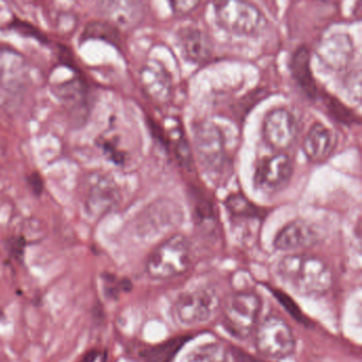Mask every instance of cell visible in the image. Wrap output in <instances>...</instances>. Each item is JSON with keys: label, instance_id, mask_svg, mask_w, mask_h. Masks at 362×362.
Listing matches in <instances>:
<instances>
[{"label": "cell", "instance_id": "obj_2", "mask_svg": "<svg viewBox=\"0 0 362 362\" xmlns=\"http://www.w3.org/2000/svg\"><path fill=\"white\" fill-rule=\"evenodd\" d=\"M262 298L255 292H233L220 303L222 325L233 338L247 340L262 320Z\"/></svg>", "mask_w": 362, "mask_h": 362}, {"label": "cell", "instance_id": "obj_28", "mask_svg": "<svg viewBox=\"0 0 362 362\" xmlns=\"http://www.w3.org/2000/svg\"><path fill=\"white\" fill-rule=\"evenodd\" d=\"M28 185L30 186V189L33 190L35 196L40 197L43 194L44 190V180L39 173L35 171L31 173L28 177Z\"/></svg>", "mask_w": 362, "mask_h": 362}, {"label": "cell", "instance_id": "obj_18", "mask_svg": "<svg viewBox=\"0 0 362 362\" xmlns=\"http://www.w3.org/2000/svg\"><path fill=\"white\" fill-rule=\"evenodd\" d=\"M141 83L150 97L158 103H166L173 94V81L168 71L156 63L144 67Z\"/></svg>", "mask_w": 362, "mask_h": 362}, {"label": "cell", "instance_id": "obj_26", "mask_svg": "<svg viewBox=\"0 0 362 362\" xmlns=\"http://www.w3.org/2000/svg\"><path fill=\"white\" fill-rule=\"evenodd\" d=\"M329 107L330 112H332V115L339 120V122H355V114L351 113L349 110L346 109L345 105H341L339 101L334 100V99H332V100L328 101L327 107Z\"/></svg>", "mask_w": 362, "mask_h": 362}, {"label": "cell", "instance_id": "obj_9", "mask_svg": "<svg viewBox=\"0 0 362 362\" xmlns=\"http://www.w3.org/2000/svg\"><path fill=\"white\" fill-rule=\"evenodd\" d=\"M57 98L67 113L73 126L86 124L92 109L90 88L81 77H74L54 86Z\"/></svg>", "mask_w": 362, "mask_h": 362}, {"label": "cell", "instance_id": "obj_17", "mask_svg": "<svg viewBox=\"0 0 362 362\" xmlns=\"http://www.w3.org/2000/svg\"><path fill=\"white\" fill-rule=\"evenodd\" d=\"M332 131L324 124L317 122L309 129L303 143L305 156L310 162L321 163L332 153L334 147Z\"/></svg>", "mask_w": 362, "mask_h": 362}, {"label": "cell", "instance_id": "obj_10", "mask_svg": "<svg viewBox=\"0 0 362 362\" xmlns=\"http://www.w3.org/2000/svg\"><path fill=\"white\" fill-rule=\"evenodd\" d=\"M292 173L293 163L291 158L281 152L260 160L254 175V184L260 192L274 194L287 185Z\"/></svg>", "mask_w": 362, "mask_h": 362}, {"label": "cell", "instance_id": "obj_7", "mask_svg": "<svg viewBox=\"0 0 362 362\" xmlns=\"http://www.w3.org/2000/svg\"><path fill=\"white\" fill-rule=\"evenodd\" d=\"M194 144L200 164L213 175L223 173L228 165L226 139L221 129L209 122H197L194 128Z\"/></svg>", "mask_w": 362, "mask_h": 362}, {"label": "cell", "instance_id": "obj_3", "mask_svg": "<svg viewBox=\"0 0 362 362\" xmlns=\"http://www.w3.org/2000/svg\"><path fill=\"white\" fill-rule=\"evenodd\" d=\"M192 264L190 241L184 235H173L165 239L148 256L146 271L158 281L175 279L185 274Z\"/></svg>", "mask_w": 362, "mask_h": 362}, {"label": "cell", "instance_id": "obj_5", "mask_svg": "<svg viewBox=\"0 0 362 362\" xmlns=\"http://www.w3.org/2000/svg\"><path fill=\"white\" fill-rule=\"evenodd\" d=\"M220 300L211 289L199 288L182 292L171 306L173 321L181 326L201 325L206 323L219 310Z\"/></svg>", "mask_w": 362, "mask_h": 362}, {"label": "cell", "instance_id": "obj_4", "mask_svg": "<svg viewBox=\"0 0 362 362\" xmlns=\"http://www.w3.org/2000/svg\"><path fill=\"white\" fill-rule=\"evenodd\" d=\"M253 336L256 351L266 359L279 361L290 357L296 351L293 330L277 315H269L260 320Z\"/></svg>", "mask_w": 362, "mask_h": 362}, {"label": "cell", "instance_id": "obj_25", "mask_svg": "<svg viewBox=\"0 0 362 362\" xmlns=\"http://www.w3.org/2000/svg\"><path fill=\"white\" fill-rule=\"evenodd\" d=\"M11 29L16 30V33H22L23 35H26L28 37H33V39H37V41L46 42L45 35L39 30V29L35 28L33 25L29 24V23L22 22L20 20H14L13 23L10 25Z\"/></svg>", "mask_w": 362, "mask_h": 362}, {"label": "cell", "instance_id": "obj_24", "mask_svg": "<svg viewBox=\"0 0 362 362\" xmlns=\"http://www.w3.org/2000/svg\"><path fill=\"white\" fill-rule=\"evenodd\" d=\"M97 145L100 148L105 158L111 160L113 164L122 166L126 163V152L119 146V139L112 134V132L105 133L103 136L99 137Z\"/></svg>", "mask_w": 362, "mask_h": 362}, {"label": "cell", "instance_id": "obj_13", "mask_svg": "<svg viewBox=\"0 0 362 362\" xmlns=\"http://www.w3.org/2000/svg\"><path fill=\"white\" fill-rule=\"evenodd\" d=\"M319 240V233L310 223L296 219L279 230L273 240V247L288 254L302 253L304 250L315 247Z\"/></svg>", "mask_w": 362, "mask_h": 362}, {"label": "cell", "instance_id": "obj_12", "mask_svg": "<svg viewBox=\"0 0 362 362\" xmlns=\"http://www.w3.org/2000/svg\"><path fill=\"white\" fill-rule=\"evenodd\" d=\"M30 82V67L24 54L13 48L0 46V88L12 94L26 90Z\"/></svg>", "mask_w": 362, "mask_h": 362}, {"label": "cell", "instance_id": "obj_14", "mask_svg": "<svg viewBox=\"0 0 362 362\" xmlns=\"http://www.w3.org/2000/svg\"><path fill=\"white\" fill-rule=\"evenodd\" d=\"M355 47L346 33L326 35L317 48L319 60L332 71H342L353 59Z\"/></svg>", "mask_w": 362, "mask_h": 362}, {"label": "cell", "instance_id": "obj_22", "mask_svg": "<svg viewBox=\"0 0 362 362\" xmlns=\"http://www.w3.org/2000/svg\"><path fill=\"white\" fill-rule=\"evenodd\" d=\"M88 40H103L118 45L120 42L119 29L105 20L92 21L86 25L81 33V42Z\"/></svg>", "mask_w": 362, "mask_h": 362}, {"label": "cell", "instance_id": "obj_29", "mask_svg": "<svg viewBox=\"0 0 362 362\" xmlns=\"http://www.w3.org/2000/svg\"><path fill=\"white\" fill-rule=\"evenodd\" d=\"M230 353V358H234L236 362H266L264 361V360L253 357V356L247 355L245 351H240V349H234V347H233Z\"/></svg>", "mask_w": 362, "mask_h": 362}, {"label": "cell", "instance_id": "obj_19", "mask_svg": "<svg viewBox=\"0 0 362 362\" xmlns=\"http://www.w3.org/2000/svg\"><path fill=\"white\" fill-rule=\"evenodd\" d=\"M292 76L303 92L315 99L317 96V88L310 69V52L306 46H300L296 50L290 63Z\"/></svg>", "mask_w": 362, "mask_h": 362}, {"label": "cell", "instance_id": "obj_16", "mask_svg": "<svg viewBox=\"0 0 362 362\" xmlns=\"http://www.w3.org/2000/svg\"><path fill=\"white\" fill-rule=\"evenodd\" d=\"M100 11L105 21L118 29L136 26L144 16L143 4L139 1H103Z\"/></svg>", "mask_w": 362, "mask_h": 362}, {"label": "cell", "instance_id": "obj_8", "mask_svg": "<svg viewBox=\"0 0 362 362\" xmlns=\"http://www.w3.org/2000/svg\"><path fill=\"white\" fill-rule=\"evenodd\" d=\"M120 190L107 173H92L84 183V205L88 215L101 218L111 213L120 202Z\"/></svg>", "mask_w": 362, "mask_h": 362}, {"label": "cell", "instance_id": "obj_21", "mask_svg": "<svg viewBox=\"0 0 362 362\" xmlns=\"http://www.w3.org/2000/svg\"><path fill=\"white\" fill-rule=\"evenodd\" d=\"M230 353L221 342H206L192 349L182 362H230Z\"/></svg>", "mask_w": 362, "mask_h": 362}, {"label": "cell", "instance_id": "obj_6", "mask_svg": "<svg viewBox=\"0 0 362 362\" xmlns=\"http://www.w3.org/2000/svg\"><path fill=\"white\" fill-rule=\"evenodd\" d=\"M215 11L218 24L234 35L253 37L260 35L267 27L264 14L247 1H218Z\"/></svg>", "mask_w": 362, "mask_h": 362}, {"label": "cell", "instance_id": "obj_23", "mask_svg": "<svg viewBox=\"0 0 362 362\" xmlns=\"http://www.w3.org/2000/svg\"><path fill=\"white\" fill-rule=\"evenodd\" d=\"M230 215L237 219H257L262 217V209L250 202L243 194H230L226 200Z\"/></svg>", "mask_w": 362, "mask_h": 362}, {"label": "cell", "instance_id": "obj_20", "mask_svg": "<svg viewBox=\"0 0 362 362\" xmlns=\"http://www.w3.org/2000/svg\"><path fill=\"white\" fill-rule=\"evenodd\" d=\"M190 337H173L156 344L145 345L139 349V357L144 362H173Z\"/></svg>", "mask_w": 362, "mask_h": 362}, {"label": "cell", "instance_id": "obj_1", "mask_svg": "<svg viewBox=\"0 0 362 362\" xmlns=\"http://www.w3.org/2000/svg\"><path fill=\"white\" fill-rule=\"evenodd\" d=\"M276 272L288 289L302 296H323L334 283L330 267L311 254H287L277 264Z\"/></svg>", "mask_w": 362, "mask_h": 362}, {"label": "cell", "instance_id": "obj_11", "mask_svg": "<svg viewBox=\"0 0 362 362\" xmlns=\"http://www.w3.org/2000/svg\"><path fill=\"white\" fill-rule=\"evenodd\" d=\"M298 133L296 117L284 107H277L267 114L262 124V134L269 147L281 153L293 143Z\"/></svg>", "mask_w": 362, "mask_h": 362}, {"label": "cell", "instance_id": "obj_27", "mask_svg": "<svg viewBox=\"0 0 362 362\" xmlns=\"http://www.w3.org/2000/svg\"><path fill=\"white\" fill-rule=\"evenodd\" d=\"M200 5L199 1L194 0H177V1H171L170 6L173 11L180 16H185L194 11L198 6Z\"/></svg>", "mask_w": 362, "mask_h": 362}, {"label": "cell", "instance_id": "obj_15", "mask_svg": "<svg viewBox=\"0 0 362 362\" xmlns=\"http://www.w3.org/2000/svg\"><path fill=\"white\" fill-rule=\"evenodd\" d=\"M177 44L186 60L194 64L209 62L213 56L214 46L211 37L197 27L180 29L177 35Z\"/></svg>", "mask_w": 362, "mask_h": 362}]
</instances>
